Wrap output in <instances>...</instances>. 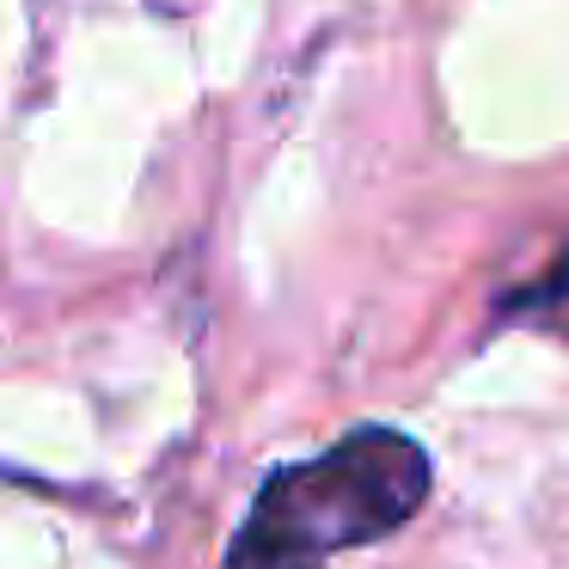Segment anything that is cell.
Listing matches in <instances>:
<instances>
[{
	"label": "cell",
	"instance_id": "6da1fadb",
	"mask_svg": "<svg viewBox=\"0 0 569 569\" xmlns=\"http://www.w3.org/2000/svg\"><path fill=\"white\" fill-rule=\"evenodd\" d=\"M429 502V453L405 429H349L319 459L263 478L227 545V569H325L331 557L398 532Z\"/></svg>",
	"mask_w": 569,
	"mask_h": 569
},
{
	"label": "cell",
	"instance_id": "7a4b0ae2",
	"mask_svg": "<svg viewBox=\"0 0 569 569\" xmlns=\"http://www.w3.org/2000/svg\"><path fill=\"white\" fill-rule=\"evenodd\" d=\"M496 319L502 325H539V331L569 337V258H557L539 282L515 288V295L496 307Z\"/></svg>",
	"mask_w": 569,
	"mask_h": 569
}]
</instances>
